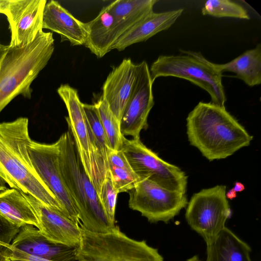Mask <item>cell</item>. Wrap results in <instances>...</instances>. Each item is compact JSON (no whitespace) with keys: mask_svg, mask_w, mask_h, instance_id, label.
Listing matches in <instances>:
<instances>
[{"mask_svg":"<svg viewBox=\"0 0 261 261\" xmlns=\"http://www.w3.org/2000/svg\"><path fill=\"white\" fill-rule=\"evenodd\" d=\"M32 141L27 118L0 123V177L10 188L31 195L67 217L31 162L28 146Z\"/></svg>","mask_w":261,"mask_h":261,"instance_id":"cell-1","label":"cell"},{"mask_svg":"<svg viewBox=\"0 0 261 261\" xmlns=\"http://www.w3.org/2000/svg\"><path fill=\"white\" fill-rule=\"evenodd\" d=\"M186 120L190 144L210 161L231 155L253 139L225 107L211 102L200 101Z\"/></svg>","mask_w":261,"mask_h":261,"instance_id":"cell-2","label":"cell"},{"mask_svg":"<svg viewBox=\"0 0 261 261\" xmlns=\"http://www.w3.org/2000/svg\"><path fill=\"white\" fill-rule=\"evenodd\" d=\"M53 33L40 31L30 43L10 46L0 63V113L17 96L30 98L31 85L54 53Z\"/></svg>","mask_w":261,"mask_h":261,"instance_id":"cell-3","label":"cell"},{"mask_svg":"<svg viewBox=\"0 0 261 261\" xmlns=\"http://www.w3.org/2000/svg\"><path fill=\"white\" fill-rule=\"evenodd\" d=\"M57 141L59 165L66 187L79 213L80 225L86 230L105 233L116 225L108 219L100 203L97 191L81 163L76 145L68 126Z\"/></svg>","mask_w":261,"mask_h":261,"instance_id":"cell-4","label":"cell"},{"mask_svg":"<svg viewBox=\"0 0 261 261\" xmlns=\"http://www.w3.org/2000/svg\"><path fill=\"white\" fill-rule=\"evenodd\" d=\"M80 226L77 261H164L157 249L144 240L128 237L117 226L105 233L91 232Z\"/></svg>","mask_w":261,"mask_h":261,"instance_id":"cell-5","label":"cell"},{"mask_svg":"<svg viewBox=\"0 0 261 261\" xmlns=\"http://www.w3.org/2000/svg\"><path fill=\"white\" fill-rule=\"evenodd\" d=\"M184 55H161L149 69L153 82L161 76H174L189 81L206 91L212 103L225 107L226 96L222 74L200 53L180 50Z\"/></svg>","mask_w":261,"mask_h":261,"instance_id":"cell-6","label":"cell"},{"mask_svg":"<svg viewBox=\"0 0 261 261\" xmlns=\"http://www.w3.org/2000/svg\"><path fill=\"white\" fill-rule=\"evenodd\" d=\"M226 188L217 185L202 189L193 194L186 206L185 218L188 225L206 245L215 240L231 216Z\"/></svg>","mask_w":261,"mask_h":261,"instance_id":"cell-7","label":"cell"},{"mask_svg":"<svg viewBox=\"0 0 261 261\" xmlns=\"http://www.w3.org/2000/svg\"><path fill=\"white\" fill-rule=\"evenodd\" d=\"M121 150L141 179L147 178L169 190L186 193L188 177L179 167L161 159L140 139L124 138Z\"/></svg>","mask_w":261,"mask_h":261,"instance_id":"cell-8","label":"cell"},{"mask_svg":"<svg viewBox=\"0 0 261 261\" xmlns=\"http://www.w3.org/2000/svg\"><path fill=\"white\" fill-rule=\"evenodd\" d=\"M128 192L129 207L151 223H168L188 202L186 193L166 189L147 178L141 179Z\"/></svg>","mask_w":261,"mask_h":261,"instance_id":"cell-9","label":"cell"},{"mask_svg":"<svg viewBox=\"0 0 261 261\" xmlns=\"http://www.w3.org/2000/svg\"><path fill=\"white\" fill-rule=\"evenodd\" d=\"M57 92L67 110L68 116L65 118L71 129L81 163L98 194L105 180L94 159L84 103L81 101L77 91L68 84L61 85Z\"/></svg>","mask_w":261,"mask_h":261,"instance_id":"cell-10","label":"cell"},{"mask_svg":"<svg viewBox=\"0 0 261 261\" xmlns=\"http://www.w3.org/2000/svg\"><path fill=\"white\" fill-rule=\"evenodd\" d=\"M28 149L35 170L55 195L67 216L75 223L80 224L76 205L66 187L60 170L57 142L44 144L32 140Z\"/></svg>","mask_w":261,"mask_h":261,"instance_id":"cell-11","label":"cell"},{"mask_svg":"<svg viewBox=\"0 0 261 261\" xmlns=\"http://www.w3.org/2000/svg\"><path fill=\"white\" fill-rule=\"evenodd\" d=\"M46 0H1L0 13L5 15L9 24V46H25L32 42L42 30V19Z\"/></svg>","mask_w":261,"mask_h":261,"instance_id":"cell-12","label":"cell"},{"mask_svg":"<svg viewBox=\"0 0 261 261\" xmlns=\"http://www.w3.org/2000/svg\"><path fill=\"white\" fill-rule=\"evenodd\" d=\"M137 69L135 87L120 121L121 134L133 139H139L141 131L147 127L148 116L154 103L153 82L147 62L138 64Z\"/></svg>","mask_w":261,"mask_h":261,"instance_id":"cell-13","label":"cell"},{"mask_svg":"<svg viewBox=\"0 0 261 261\" xmlns=\"http://www.w3.org/2000/svg\"><path fill=\"white\" fill-rule=\"evenodd\" d=\"M23 194L36 213L39 223L38 230L43 236L57 243L79 246L81 235L80 224L61 212L43 204L31 195Z\"/></svg>","mask_w":261,"mask_h":261,"instance_id":"cell-14","label":"cell"},{"mask_svg":"<svg viewBox=\"0 0 261 261\" xmlns=\"http://www.w3.org/2000/svg\"><path fill=\"white\" fill-rule=\"evenodd\" d=\"M137 64L125 59L113 68L102 86L101 98L120 123L125 108L132 95L137 76Z\"/></svg>","mask_w":261,"mask_h":261,"instance_id":"cell-15","label":"cell"},{"mask_svg":"<svg viewBox=\"0 0 261 261\" xmlns=\"http://www.w3.org/2000/svg\"><path fill=\"white\" fill-rule=\"evenodd\" d=\"M11 244L21 251L43 259L52 261H77V247L50 241L33 225L21 227Z\"/></svg>","mask_w":261,"mask_h":261,"instance_id":"cell-16","label":"cell"},{"mask_svg":"<svg viewBox=\"0 0 261 261\" xmlns=\"http://www.w3.org/2000/svg\"><path fill=\"white\" fill-rule=\"evenodd\" d=\"M42 29L59 34L62 41L71 45H85L87 31L85 23L73 16L57 1L46 3L43 13Z\"/></svg>","mask_w":261,"mask_h":261,"instance_id":"cell-17","label":"cell"},{"mask_svg":"<svg viewBox=\"0 0 261 261\" xmlns=\"http://www.w3.org/2000/svg\"><path fill=\"white\" fill-rule=\"evenodd\" d=\"M183 11L184 9L180 8L163 12H152L121 36L113 45L112 50H123L132 44L145 41L156 34L168 30Z\"/></svg>","mask_w":261,"mask_h":261,"instance_id":"cell-18","label":"cell"},{"mask_svg":"<svg viewBox=\"0 0 261 261\" xmlns=\"http://www.w3.org/2000/svg\"><path fill=\"white\" fill-rule=\"evenodd\" d=\"M157 2L156 0H117L108 5L114 17L111 32L113 46L121 36L153 12Z\"/></svg>","mask_w":261,"mask_h":261,"instance_id":"cell-19","label":"cell"},{"mask_svg":"<svg viewBox=\"0 0 261 261\" xmlns=\"http://www.w3.org/2000/svg\"><path fill=\"white\" fill-rule=\"evenodd\" d=\"M0 215L19 228L26 225L39 228L34 210L23 193L17 189L7 188L0 193Z\"/></svg>","mask_w":261,"mask_h":261,"instance_id":"cell-20","label":"cell"},{"mask_svg":"<svg viewBox=\"0 0 261 261\" xmlns=\"http://www.w3.org/2000/svg\"><path fill=\"white\" fill-rule=\"evenodd\" d=\"M251 247L225 227L211 243L206 245L205 261H252Z\"/></svg>","mask_w":261,"mask_h":261,"instance_id":"cell-21","label":"cell"},{"mask_svg":"<svg viewBox=\"0 0 261 261\" xmlns=\"http://www.w3.org/2000/svg\"><path fill=\"white\" fill-rule=\"evenodd\" d=\"M213 64L221 73L232 72L249 87L259 85L261 83V45L258 44L226 63Z\"/></svg>","mask_w":261,"mask_h":261,"instance_id":"cell-22","label":"cell"},{"mask_svg":"<svg viewBox=\"0 0 261 261\" xmlns=\"http://www.w3.org/2000/svg\"><path fill=\"white\" fill-rule=\"evenodd\" d=\"M114 17L108 6L93 20L85 23L87 37L85 46L101 58L112 50L111 32Z\"/></svg>","mask_w":261,"mask_h":261,"instance_id":"cell-23","label":"cell"},{"mask_svg":"<svg viewBox=\"0 0 261 261\" xmlns=\"http://www.w3.org/2000/svg\"><path fill=\"white\" fill-rule=\"evenodd\" d=\"M102 127L112 150H121L124 138L120 132V123L101 97L94 103Z\"/></svg>","mask_w":261,"mask_h":261,"instance_id":"cell-24","label":"cell"},{"mask_svg":"<svg viewBox=\"0 0 261 261\" xmlns=\"http://www.w3.org/2000/svg\"><path fill=\"white\" fill-rule=\"evenodd\" d=\"M204 15L249 19L247 11L241 5L230 0H208L201 9Z\"/></svg>","mask_w":261,"mask_h":261,"instance_id":"cell-25","label":"cell"},{"mask_svg":"<svg viewBox=\"0 0 261 261\" xmlns=\"http://www.w3.org/2000/svg\"><path fill=\"white\" fill-rule=\"evenodd\" d=\"M114 188L119 193L129 192L141 179L132 169L108 165Z\"/></svg>","mask_w":261,"mask_h":261,"instance_id":"cell-26","label":"cell"},{"mask_svg":"<svg viewBox=\"0 0 261 261\" xmlns=\"http://www.w3.org/2000/svg\"><path fill=\"white\" fill-rule=\"evenodd\" d=\"M118 194L108 170L98 196L108 219L114 224L115 222V214Z\"/></svg>","mask_w":261,"mask_h":261,"instance_id":"cell-27","label":"cell"},{"mask_svg":"<svg viewBox=\"0 0 261 261\" xmlns=\"http://www.w3.org/2000/svg\"><path fill=\"white\" fill-rule=\"evenodd\" d=\"M19 228L9 223L0 215V242L10 244L18 232Z\"/></svg>","mask_w":261,"mask_h":261,"instance_id":"cell-28","label":"cell"},{"mask_svg":"<svg viewBox=\"0 0 261 261\" xmlns=\"http://www.w3.org/2000/svg\"><path fill=\"white\" fill-rule=\"evenodd\" d=\"M107 159L108 165L132 170L127 159L121 150L111 149L108 152Z\"/></svg>","mask_w":261,"mask_h":261,"instance_id":"cell-29","label":"cell"},{"mask_svg":"<svg viewBox=\"0 0 261 261\" xmlns=\"http://www.w3.org/2000/svg\"><path fill=\"white\" fill-rule=\"evenodd\" d=\"M10 247L11 249L10 255L11 261H52L29 254L13 247L11 244Z\"/></svg>","mask_w":261,"mask_h":261,"instance_id":"cell-30","label":"cell"},{"mask_svg":"<svg viewBox=\"0 0 261 261\" xmlns=\"http://www.w3.org/2000/svg\"><path fill=\"white\" fill-rule=\"evenodd\" d=\"M10 244H5L0 242V261L10 260V255L11 253Z\"/></svg>","mask_w":261,"mask_h":261,"instance_id":"cell-31","label":"cell"},{"mask_svg":"<svg viewBox=\"0 0 261 261\" xmlns=\"http://www.w3.org/2000/svg\"><path fill=\"white\" fill-rule=\"evenodd\" d=\"M237 197V192L233 188L230 189L227 193H226V197L230 200L235 198Z\"/></svg>","mask_w":261,"mask_h":261,"instance_id":"cell-32","label":"cell"},{"mask_svg":"<svg viewBox=\"0 0 261 261\" xmlns=\"http://www.w3.org/2000/svg\"><path fill=\"white\" fill-rule=\"evenodd\" d=\"M233 189L236 192H241L245 190V187L241 182H236Z\"/></svg>","mask_w":261,"mask_h":261,"instance_id":"cell-33","label":"cell"},{"mask_svg":"<svg viewBox=\"0 0 261 261\" xmlns=\"http://www.w3.org/2000/svg\"><path fill=\"white\" fill-rule=\"evenodd\" d=\"M9 45H5L2 44H0V63L1 60L4 57V55L6 53Z\"/></svg>","mask_w":261,"mask_h":261,"instance_id":"cell-34","label":"cell"},{"mask_svg":"<svg viewBox=\"0 0 261 261\" xmlns=\"http://www.w3.org/2000/svg\"><path fill=\"white\" fill-rule=\"evenodd\" d=\"M7 189L5 181L0 177V193Z\"/></svg>","mask_w":261,"mask_h":261,"instance_id":"cell-35","label":"cell"},{"mask_svg":"<svg viewBox=\"0 0 261 261\" xmlns=\"http://www.w3.org/2000/svg\"><path fill=\"white\" fill-rule=\"evenodd\" d=\"M186 261H201L197 255H194L192 257L188 258Z\"/></svg>","mask_w":261,"mask_h":261,"instance_id":"cell-36","label":"cell"},{"mask_svg":"<svg viewBox=\"0 0 261 261\" xmlns=\"http://www.w3.org/2000/svg\"><path fill=\"white\" fill-rule=\"evenodd\" d=\"M8 261H11V260H8Z\"/></svg>","mask_w":261,"mask_h":261,"instance_id":"cell-37","label":"cell"}]
</instances>
